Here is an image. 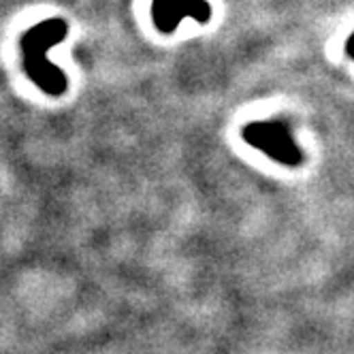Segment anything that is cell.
<instances>
[{
	"mask_svg": "<svg viewBox=\"0 0 354 354\" xmlns=\"http://www.w3.org/2000/svg\"><path fill=\"white\" fill-rule=\"evenodd\" d=\"M346 52H348V56L354 60V35L348 39V43H346Z\"/></svg>",
	"mask_w": 354,
	"mask_h": 354,
	"instance_id": "277c9868",
	"label": "cell"
},
{
	"mask_svg": "<svg viewBox=\"0 0 354 354\" xmlns=\"http://www.w3.org/2000/svg\"><path fill=\"white\" fill-rule=\"evenodd\" d=\"M186 17L207 24L212 17L209 3L207 0H151V19L162 35L175 32Z\"/></svg>",
	"mask_w": 354,
	"mask_h": 354,
	"instance_id": "3957f363",
	"label": "cell"
},
{
	"mask_svg": "<svg viewBox=\"0 0 354 354\" xmlns=\"http://www.w3.org/2000/svg\"><path fill=\"white\" fill-rule=\"evenodd\" d=\"M241 137L248 145L257 147L271 160L284 167H299L303 162V149L295 143L290 126L284 120H259L243 126Z\"/></svg>",
	"mask_w": 354,
	"mask_h": 354,
	"instance_id": "7a4b0ae2",
	"label": "cell"
},
{
	"mask_svg": "<svg viewBox=\"0 0 354 354\" xmlns=\"http://www.w3.org/2000/svg\"><path fill=\"white\" fill-rule=\"evenodd\" d=\"M68 37V21L64 17H49L19 37L21 66L28 80L47 96H62L68 88V77L47 58L49 49Z\"/></svg>",
	"mask_w": 354,
	"mask_h": 354,
	"instance_id": "6da1fadb",
	"label": "cell"
}]
</instances>
